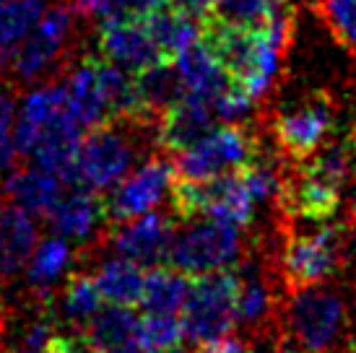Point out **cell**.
Instances as JSON below:
<instances>
[{
  "instance_id": "f35d334b",
  "label": "cell",
  "mask_w": 356,
  "mask_h": 353,
  "mask_svg": "<svg viewBox=\"0 0 356 353\" xmlns=\"http://www.w3.org/2000/svg\"><path fill=\"white\" fill-rule=\"evenodd\" d=\"M159 353H188L182 345H175V348H167V351H159Z\"/></svg>"
},
{
  "instance_id": "f546056e",
  "label": "cell",
  "mask_w": 356,
  "mask_h": 353,
  "mask_svg": "<svg viewBox=\"0 0 356 353\" xmlns=\"http://www.w3.org/2000/svg\"><path fill=\"white\" fill-rule=\"evenodd\" d=\"M16 97L10 94V88L0 86V179L16 169Z\"/></svg>"
},
{
  "instance_id": "9c48e42d",
  "label": "cell",
  "mask_w": 356,
  "mask_h": 353,
  "mask_svg": "<svg viewBox=\"0 0 356 353\" xmlns=\"http://www.w3.org/2000/svg\"><path fill=\"white\" fill-rule=\"evenodd\" d=\"M270 130L281 154H286L291 161H307L323 148L333 130V104L320 94L307 97L291 109L278 112Z\"/></svg>"
},
{
  "instance_id": "d6a6232c",
  "label": "cell",
  "mask_w": 356,
  "mask_h": 353,
  "mask_svg": "<svg viewBox=\"0 0 356 353\" xmlns=\"http://www.w3.org/2000/svg\"><path fill=\"white\" fill-rule=\"evenodd\" d=\"M68 3L79 10V16L107 19V16L122 13V3H120V0H68Z\"/></svg>"
},
{
  "instance_id": "6da1fadb",
  "label": "cell",
  "mask_w": 356,
  "mask_h": 353,
  "mask_svg": "<svg viewBox=\"0 0 356 353\" xmlns=\"http://www.w3.org/2000/svg\"><path fill=\"white\" fill-rule=\"evenodd\" d=\"M149 122L136 120H109L99 128L83 133L79 146V185L89 187L99 195L125 179L136 169L140 138L136 130Z\"/></svg>"
},
{
  "instance_id": "83f0119b",
  "label": "cell",
  "mask_w": 356,
  "mask_h": 353,
  "mask_svg": "<svg viewBox=\"0 0 356 353\" xmlns=\"http://www.w3.org/2000/svg\"><path fill=\"white\" fill-rule=\"evenodd\" d=\"M185 333H182V322L179 314H149L143 312L138 317V327H136V343L149 353L167 351L175 345H182Z\"/></svg>"
},
{
  "instance_id": "5b68a950",
  "label": "cell",
  "mask_w": 356,
  "mask_h": 353,
  "mask_svg": "<svg viewBox=\"0 0 356 353\" xmlns=\"http://www.w3.org/2000/svg\"><path fill=\"white\" fill-rule=\"evenodd\" d=\"M260 154V143L245 125H216L185 151L175 154L177 176L206 182L216 176L239 172Z\"/></svg>"
},
{
  "instance_id": "2e32d148",
  "label": "cell",
  "mask_w": 356,
  "mask_h": 353,
  "mask_svg": "<svg viewBox=\"0 0 356 353\" xmlns=\"http://www.w3.org/2000/svg\"><path fill=\"white\" fill-rule=\"evenodd\" d=\"M216 112L208 104L179 97L156 122V146L164 154H179L216 128Z\"/></svg>"
},
{
  "instance_id": "cb8c5ba5",
  "label": "cell",
  "mask_w": 356,
  "mask_h": 353,
  "mask_svg": "<svg viewBox=\"0 0 356 353\" xmlns=\"http://www.w3.org/2000/svg\"><path fill=\"white\" fill-rule=\"evenodd\" d=\"M47 0H0V70L10 65L16 49L42 19Z\"/></svg>"
},
{
  "instance_id": "ffe728a7",
  "label": "cell",
  "mask_w": 356,
  "mask_h": 353,
  "mask_svg": "<svg viewBox=\"0 0 356 353\" xmlns=\"http://www.w3.org/2000/svg\"><path fill=\"white\" fill-rule=\"evenodd\" d=\"M237 273V325L248 330H260L273 317V288L266 273L255 263H242Z\"/></svg>"
},
{
  "instance_id": "484cf974",
  "label": "cell",
  "mask_w": 356,
  "mask_h": 353,
  "mask_svg": "<svg viewBox=\"0 0 356 353\" xmlns=\"http://www.w3.org/2000/svg\"><path fill=\"white\" fill-rule=\"evenodd\" d=\"M143 19L149 24L151 37L159 44L161 55L169 60L175 58L182 47H188L190 42H195L200 37V19H193L172 3L151 10Z\"/></svg>"
},
{
  "instance_id": "4dcf8cb0",
  "label": "cell",
  "mask_w": 356,
  "mask_h": 353,
  "mask_svg": "<svg viewBox=\"0 0 356 353\" xmlns=\"http://www.w3.org/2000/svg\"><path fill=\"white\" fill-rule=\"evenodd\" d=\"M320 10L336 40L356 55V0H320Z\"/></svg>"
},
{
  "instance_id": "60d3db41",
  "label": "cell",
  "mask_w": 356,
  "mask_h": 353,
  "mask_svg": "<svg viewBox=\"0 0 356 353\" xmlns=\"http://www.w3.org/2000/svg\"><path fill=\"white\" fill-rule=\"evenodd\" d=\"M346 353H356V340H354L351 345H348V351H346Z\"/></svg>"
},
{
  "instance_id": "d4e9b609",
  "label": "cell",
  "mask_w": 356,
  "mask_h": 353,
  "mask_svg": "<svg viewBox=\"0 0 356 353\" xmlns=\"http://www.w3.org/2000/svg\"><path fill=\"white\" fill-rule=\"evenodd\" d=\"M136 327H138V314L133 312V306H120V304H102V309L89 322L81 327V338L97 348H112V345H122L128 340H136Z\"/></svg>"
},
{
  "instance_id": "ba28073f",
  "label": "cell",
  "mask_w": 356,
  "mask_h": 353,
  "mask_svg": "<svg viewBox=\"0 0 356 353\" xmlns=\"http://www.w3.org/2000/svg\"><path fill=\"white\" fill-rule=\"evenodd\" d=\"M175 179H177L175 158H167V154L151 156L149 161L133 169L115 190H109V197L104 200L107 218L120 224V221L151 213L172 192Z\"/></svg>"
},
{
  "instance_id": "ab89813d",
  "label": "cell",
  "mask_w": 356,
  "mask_h": 353,
  "mask_svg": "<svg viewBox=\"0 0 356 353\" xmlns=\"http://www.w3.org/2000/svg\"><path fill=\"white\" fill-rule=\"evenodd\" d=\"M278 353H302V351H297V348H281Z\"/></svg>"
},
{
  "instance_id": "4316f807",
  "label": "cell",
  "mask_w": 356,
  "mask_h": 353,
  "mask_svg": "<svg viewBox=\"0 0 356 353\" xmlns=\"http://www.w3.org/2000/svg\"><path fill=\"white\" fill-rule=\"evenodd\" d=\"M102 304H104V299H102V291L94 275L76 273L65 281V288L60 294V312L68 325H76L81 330L94 314L99 312Z\"/></svg>"
},
{
  "instance_id": "7402d4cb",
  "label": "cell",
  "mask_w": 356,
  "mask_h": 353,
  "mask_svg": "<svg viewBox=\"0 0 356 353\" xmlns=\"http://www.w3.org/2000/svg\"><path fill=\"white\" fill-rule=\"evenodd\" d=\"M73 265V245L63 236H50L44 242H37L26 263V284L40 296H47L52 286H58L68 275Z\"/></svg>"
},
{
  "instance_id": "74e56055",
  "label": "cell",
  "mask_w": 356,
  "mask_h": 353,
  "mask_svg": "<svg viewBox=\"0 0 356 353\" xmlns=\"http://www.w3.org/2000/svg\"><path fill=\"white\" fill-rule=\"evenodd\" d=\"M44 353H68V338H65V335H60L58 340H55V345Z\"/></svg>"
},
{
  "instance_id": "44dd1931",
  "label": "cell",
  "mask_w": 356,
  "mask_h": 353,
  "mask_svg": "<svg viewBox=\"0 0 356 353\" xmlns=\"http://www.w3.org/2000/svg\"><path fill=\"white\" fill-rule=\"evenodd\" d=\"M193 286V275L182 273L172 265H159L151 268L143 281V294H140V312L149 314H179L185 299Z\"/></svg>"
},
{
  "instance_id": "7a4b0ae2",
  "label": "cell",
  "mask_w": 356,
  "mask_h": 353,
  "mask_svg": "<svg viewBox=\"0 0 356 353\" xmlns=\"http://www.w3.org/2000/svg\"><path fill=\"white\" fill-rule=\"evenodd\" d=\"M185 340L193 345L216 343L237 327V273L234 268L193 275V286L179 309Z\"/></svg>"
},
{
  "instance_id": "d590c367",
  "label": "cell",
  "mask_w": 356,
  "mask_h": 353,
  "mask_svg": "<svg viewBox=\"0 0 356 353\" xmlns=\"http://www.w3.org/2000/svg\"><path fill=\"white\" fill-rule=\"evenodd\" d=\"M120 3H122V10H128V13H138V16H146V13H151V10L167 6L169 0H120Z\"/></svg>"
},
{
  "instance_id": "30bf717a",
  "label": "cell",
  "mask_w": 356,
  "mask_h": 353,
  "mask_svg": "<svg viewBox=\"0 0 356 353\" xmlns=\"http://www.w3.org/2000/svg\"><path fill=\"white\" fill-rule=\"evenodd\" d=\"M97 47H99V58L115 63L118 68L128 70L133 76L159 60H167L151 37L146 19L128 10L102 19Z\"/></svg>"
},
{
  "instance_id": "8992f818",
  "label": "cell",
  "mask_w": 356,
  "mask_h": 353,
  "mask_svg": "<svg viewBox=\"0 0 356 353\" xmlns=\"http://www.w3.org/2000/svg\"><path fill=\"white\" fill-rule=\"evenodd\" d=\"M79 10L70 3H47L42 19L21 42L8 68L21 81H40L58 65L76 34Z\"/></svg>"
},
{
  "instance_id": "d6986e66",
  "label": "cell",
  "mask_w": 356,
  "mask_h": 353,
  "mask_svg": "<svg viewBox=\"0 0 356 353\" xmlns=\"http://www.w3.org/2000/svg\"><path fill=\"white\" fill-rule=\"evenodd\" d=\"M136 94H138L140 120L156 125L159 117L182 97V86H179L177 70L172 65V60H159L149 68L138 70L136 73Z\"/></svg>"
},
{
  "instance_id": "4fadbf2b",
  "label": "cell",
  "mask_w": 356,
  "mask_h": 353,
  "mask_svg": "<svg viewBox=\"0 0 356 353\" xmlns=\"http://www.w3.org/2000/svg\"><path fill=\"white\" fill-rule=\"evenodd\" d=\"M52 231L70 245H86L99 234L107 224V208L104 197L83 185H73L70 190H63L58 203L47 213Z\"/></svg>"
},
{
  "instance_id": "1f68e13d",
  "label": "cell",
  "mask_w": 356,
  "mask_h": 353,
  "mask_svg": "<svg viewBox=\"0 0 356 353\" xmlns=\"http://www.w3.org/2000/svg\"><path fill=\"white\" fill-rule=\"evenodd\" d=\"M58 338H60L58 327L47 317H40V320H34V322H29L24 327L16 353H44L55 345Z\"/></svg>"
},
{
  "instance_id": "9a60e30c",
  "label": "cell",
  "mask_w": 356,
  "mask_h": 353,
  "mask_svg": "<svg viewBox=\"0 0 356 353\" xmlns=\"http://www.w3.org/2000/svg\"><path fill=\"white\" fill-rule=\"evenodd\" d=\"M65 91H68L70 115L83 133L112 120L107 97H104V88L99 81V58H94V55L81 58L65 79Z\"/></svg>"
},
{
  "instance_id": "603a6c76",
  "label": "cell",
  "mask_w": 356,
  "mask_h": 353,
  "mask_svg": "<svg viewBox=\"0 0 356 353\" xmlns=\"http://www.w3.org/2000/svg\"><path fill=\"white\" fill-rule=\"evenodd\" d=\"M94 278H97L102 299L107 304L138 306L140 294H143V281H146V273L138 263L120 255L109 257L99 265Z\"/></svg>"
},
{
  "instance_id": "836d02e7",
  "label": "cell",
  "mask_w": 356,
  "mask_h": 353,
  "mask_svg": "<svg viewBox=\"0 0 356 353\" xmlns=\"http://www.w3.org/2000/svg\"><path fill=\"white\" fill-rule=\"evenodd\" d=\"M198 353H257L252 351L245 340H239V338H221L216 343H206V345H198Z\"/></svg>"
},
{
  "instance_id": "e575fe53",
  "label": "cell",
  "mask_w": 356,
  "mask_h": 353,
  "mask_svg": "<svg viewBox=\"0 0 356 353\" xmlns=\"http://www.w3.org/2000/svg\"><path fill=\"white\" fill-rule=\"evenodd\" d=\"M172 6H177L179 10H185L193 19H206L211 8H213V0H169Z\"/></svg>"
},
{
  "instance_id": "e0dca14e",
  "label": "cell",
  "mask_w": 356,
  "mask_h": 353,
  "mask_svg": "<svg viewBox=\"0 0 356 353\" xmlns=\"http://www.w3.org/2000/svg\"><path fill=\"white\" fill-rule=\"evenodd\" d=\"M34 216L13 203L0 206V281L19 275L37 247Z\"/></svg>"
},
{
  "instance_id": "8d00e7d4",
  "label": "cell",
  "mask_w": 356,
  "mask_h": 353,
  "mask_svg": "<svg viewBox=\"0 0 356 353\" xmlns=\"http://www.w3.org/2000/svg\"><path fill=\"white\" fill-rule=\"evenodd\" d=\"M97 353H149V351H143L136 340H128V343L112 345V348H104V351H97Z\"/></svg>"
},
{
  "instance_id": "8fae6325",
  "label": "cell",
  "mask_w": 356,
  "mask_h": 353,
  "mask_svg": "<svg viewBox=\"0 0 356 353\" xmlns=\"http://www.w3.org/2000/svg\"><path fill=\"white\" fill-rule=\"evenodd\" d=\"M63 128H79L73 115H70L65 83H40L31 91H26L19 104V112H16V151H19V156H29L34 143L44 133Z\"/></svg>"
},
{
  "instance_id": "277c9868",
  "label": "cell",
  "mask_w": 356,
  "mask_h": 353,
  "mask_svg": "<svg viewBox=\"0 0 356 353\" xmlns=\"http://www.w3.org/2000/svg\"><path fill=\"white\" fill-rule=\"evenodd\" d=\"M286 333L302 353H327L338 343L346 325L343 299L323 284L291 291L284 309Z\"/></svg>"
},
{
  "instance_id": "ac0fdd59",
  "label": "cell",
  "mask_w": 356,
  "mask_h": 353,
  "mask_svg": "<svg viewBox=\"0 0 356 353\" xmlns=\"http://www.w3.org/2000/svg\"><path fill=\"white\" fill-rule=\"evenodd\" d=\"M3 195L31 216H47L63 195V182L40 164L13 169L3 176Z\"/></svg>"
},
{
  "instance_id": "5bb4252c",
  "label": "cell",
  "mask_w": 356,
  "mask_h": 353,
  "mask_svg": "<svg viewBox=\"0 0 356 353\" xmlns=\"http://www.w3.org/2000/svg\"><path fill=\"white\" fill-rule=\"evenodd\" d=\"M172 65L177 70L182 97L208 104V107H213L218 97L232 86L229 73L218 63L213 49L203 42V37H198L195 42H190L188 47L179 49L172 58Z\"/></svg>"
},
{
  "instance_id": "3957f363",
  "label": "cell",
  "mask_w": 356,
  "mask_h": 353,
  "mask_svg": "<svg viewBox=\"0 0 356 353\" xmlns=\"http://www.w3.org/2000/svg\"><path fill=\"white\" fill-rule=\"evenodd\" d=\"M242 257V229L216 216L185 218L175 234L169 265L188 275L234 268Z\"/></svg>"
},
{
  "instance_id": "52a82bcc",
  "label": "cell",
  "mask_w": 356,
  "mask_h": 353,
  "mask_svg": "<svg viewBox=\"0 0 356 353\" xmlns=\"http://www.w3.org/2000/svg\"><path fill=\"white\" fill-rule=\"evenodd\" d=\"M343 257V229L341 226H320L315 231L294 234L281 252V275L289 291L305 286L325 284L338 270Z\"/></svg>"
},
{
  "instance_id": "7c38bea8",
  "label": "cell",
  "mask_w": 356,
  "mask_h": 353,
  "mask_svg": "<svg viewBox=\"0 0 356 353\" xmlns=\"http://www.w3.org/2000/svg\"><path fill=\"white\" fill-rule=\"evenodd\" d=\"M175 234H177L175 218L151 211L143 216L120 221L112 234V249L120 257L138 263L143 270H151L159 265H169Z\"/></svg>"
},
{
  "instance_id": "f1b7e54d",
  "label": "cell",
  "mask_w": 356,
  "mask_h": 353,
  "mask_svg": "<svg viewBox=\"0 0 356 353\" xmlns=\"http://www.w3.org/2000/svg\"><path fill=\"white\" fill-rule=\"evenodd\" d=\"M286 0H213V8L208 16L239 24V26H260L266 19H270Z\"/></svg>"
}]
</instances>
